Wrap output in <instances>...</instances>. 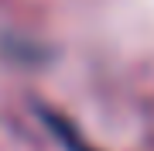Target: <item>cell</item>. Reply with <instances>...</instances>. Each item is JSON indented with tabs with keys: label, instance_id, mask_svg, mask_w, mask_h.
<instances>
[{
	"label": "cell",
	"instance_id": "6da1fadb",
	"mask_svg": "<svg viewBox=\"0 0 154 151\" xmlns=\"http://www.w3.org/2000/svg\"><path fill=\"white\" fill-rule=\"evenodd\" d=\"M45 117H48V124H51V127H55L58 134H62V141H65V148H69V151H89V148L82 144V141H79V137L69 131V124H62L58 117H51V113H45Z\"/></svg>",
	"mask_w": 154,
	"mask_h": 151
}]
</instances>
